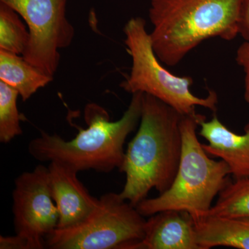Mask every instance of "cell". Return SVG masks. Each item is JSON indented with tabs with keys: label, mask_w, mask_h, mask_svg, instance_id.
I'll return each mask as SVG.
<instances>
[{
	"label": "cell",
	"mask_w": 249,
	"mask_h": 249,
	"mask_svg": "<svg viewBox=\"0 0 249 249\" xmlns=\"http://www.w3.org/2000/svg\"><path fill=\"white\" fill-rule=\"evenodd\" d=\"M182 116L151 95H142L138 131L119 170L126 179L119 194L132 206L146 199L153 188L160 194L173 183L182 152Z\"/></svg>",
	"instance_id": "cell-1"
},
{
	"label": "cell",
	"mask_w": 249,
	"mask_h": 249,
	"mask_svg": "<svg viewBox=\"0 0 249 249\" xmlns=\"http://www.w3.org/2000/svg\"><path fill=\"white\" fill-rule=\"evenodd\" d=\"M142 95L133 93L127 110L116 121L110 120L104 108L89 103L85 109L88 128H79L76 137L70 141L41 132L29 142V154L36 160L58 162L77 172L93 170L108 173L120 170L125 154L124 142L141 120Z\"/></svg>",
	"instance_id": "cell-2"
},
{
	"label": "cell",
	"mask_w": 249,
	"mask_h": 249,
	"mask_svg": "<svg viewBox=\"0 0 249 249\" xmlns=\"http://www.w3.org/2000/svg\"><path fill=\"white\" fill-rule=\"evenodd\" d=\"M241 4L242 0H150L156 55L167 66H175L207 39L233 40L239 35Z\"/></svg>",
	"instance_id": "cell-3"
},
{
	"label": "cell",
	"mask_w": 249,
	"mask_h": 249,
	"mask_svg": "<svg viewBox=\"0 0 249 249\" xmlns=\"http://www.w3.org/2000/svg\"><path fill=\"white\" fill-rule=\"evenodd\" d=\"M204 119L206 117L198 113L182 116V152L176 176L164 193L137 205L144 217L168 210L188 213L193 219L203 217L229 182L231 171L227 163L210 158L197 138L196 129Z\"/></svg>",
	"instance_id": "cell-4"
},
{
	"label": "cell",
	"mask_w": 249,
	"mask_h": 249,
	"mask_svg": "<svg viewBox=\"0 0 249 249\" xmlns=\"http://www.w3.org/2000/svg\"><path fill=\"white\" fill-rule=\"evenodd\" d=\"M124 43L132 60L130 73L121 85L124 91L151 95L183 116L196 114L197 106L215 112V91L210 90L206 97L196 96L191 91V77L176 76L162 65L142 18H131L124 26Z\"/></svg>",
	"instance_id": "cell-5"
},
{
	"label": "cell",
	"mask_w": 249,
	"mask_h": 249,
	"mask_svg": "<svg viewBox=\"0 0 249 249\" xmlns=\"http://www.w3.org/2000/svg\"><path fill=\"white\" fill-rule=\"evenodd\" d=\"M146 219L135 206L109 193L98 199L96 207L82 222L54 229L46 238L52 249H129L142 240Z\"/></svg>",
	"instance_id": "cell-6"
},
{
	"label": "cell",
	"mask_w": 249,
	"mask_h": 249,
	"mask_svg": "<svg viewBox=\"0 0 249 249\" xmlns=\"http://www.w3.org/2000/svg\"><path fill=\"white\" fill-rule=\"evenodd\" d=\"M24 19L29 42L22 57L53 78L60 60V49L71 45L74 28L66 16L67 0H0Z\"/></svg>",
	"instance_id": "cell-7"
},
{
	"label": "cell",
	"mask_w": 249,
	"mask_h": 249,
	"mask_svg": "<svg viewBox=\"0 0 249 249\" xmlns=\"http://www.w3.org/2000/svg\"><path fill=\"white\" fill-rule=\"evenodd\" d=\"M13 202L16 233L27 239L31 249L45 248L46 238L56 229L59 220L48 168L38 165L19 175L15 181Z\"/></svg>",
	"instance_id": "cell-8"
},
{
	"label": "cell",
	"mask_w": 249,
	"mask_h": 249,
	"mask_svg": "<svg viewBox=\"0 0 249 249\" xmlns=\"http://www.w3.org/2000/svg\"><path fill=\"white\" fill-rule=\"evenodd\" d=\"M49 186L59 213L58 229L76 225L88 217L98 199L91 196L77 177L78 172L58 162H49Z\"/></svg>",
	"instance_id": "cell-9"
},
{
	"label": "cell",
	"mask_w": 249,
	"mask_h": 249,
	"mask_svg": "<svg viewBox=\"0 0 249 249\" xmlns=\"http://www.w3.org/2000/svg\"><path fill=\"white\" fill-rule=\"evenodd\" d=\"M129 249H200L196 242L194 221L183 211L168 210L146 220L142 240Z\"/></svg>",
	"instance_id": "cell-10"
},
{
	"label": "cell",
	"mask_w": 249,
	"mask_h": 249,
	"mask_svg": "<svg viewBox=\"0 0 249 249\" xmlns=\"http://www.w3.org/2000/svg\"><path fill=\"white\" fill-rule=\"evenodd\" d=\"M199 127V134L209 142L203 144L205 151L224 160L235 179L249 178V123L244 134L232 132L216 115L209 121H201Z\"/></svg>",
	"instance_id": "cell-11"
},
{
	"label": "cell",
	"mask_w": 249,
	"mask_h": 249,
	"mask_svg": "<svg viewBox=\"0 0 249 249\" xmlns=\"http://www.w3.org/2000/svg\"><path fill=\"white\" fill-rule=\"evenodd\" d=\"M193 221L200 249L216 247L249 249V217L206 214Z\"/></svg>",
	"instance_id": "cell-12"
},
{
	"label": "cell",
	"mask_w": 249,
	"mask_h": 249,
	"mask_svg": "<svg viewBox=\"0 0 249 249\" xmlns=\"http://www.w3.org/2000/svg\"><path fill=\"white\" fill-rule=\"evenodd\" d=\"M18 54L0 50V81L17 90L23 101L53 80Z\"/></svg>",
	"instance_id": "cell-13"
},
{
	"label": "cell",
	"mask_w": 249,
	"mask_h": 249,
	"mask_svg": "<svg viewBox=\"0 0 249 249\" xmlns=\"http://www.w3.org/2000/svg\"><path fill=\"white\" fill-rule=\"evenodd\" d=\"M206 214L229 217H249V177L227 183L215 204Z\"/></svg>",
	"instance_id": "cell-14"
},
{
	"label": "cell",
	"mask_w": 249,
	"mask_h": 249,
	"mask_svg": "<svg viewBox=\"0 0 249 249\" xmlns=\"http://www.w3.org/2000/svg\"><path fill=\"white\" fill-rule=\"evenodd\" d=\"M16 11L0 2V50L23 55L29 42V31Z\"/></svg>",
	"instance_id": "cell-15"
},
{
	"label": "cell",
	"mask_w": 249,
	"mask_h": 249,
	"mask_svg": "<svg viewBox=\"0 0 249 249\" xmlns=\"http://www.w3.org/2000/svg\"><path fill=\"white\" fill-rule=\"evenodd\" d=\"M17 90L0 81V142L9 143L22 134V120L18 111Z\"/></svg>",
	"instance_id": "cell-16"
},
{
	"label": "cell",
	"mask_w": 249,
	"mask_h": 249,
	"mask_svg": "<svg viewBox=\"0 0 249 249\" xmlns=\"http://www.w3.org/2000/svg\"><path fill=\"white\" fill-rule=\"evenodd\" d=\"M236 62L245 73V99L249 103V42L245 41L236 52Z\"/></svg>",
	"instance_id": "cell-17"
},
{
	"label": "cell",
	"mask_w": 249,
	"mask_h": 249,
	"mask_svg": "<svg viewBox=\"0 0 249 249\" xmlns=\"http://www.w3.org/2000/svg\"><path fill=\"white\" fill-rule=\"evenodd\" d=\"M1 249H31L29 241L22 236H0Z\"/></svg>",
	"instance_id": "cell-18"
},
{
	"label": "cell",
	"mask_w": 249,
	"mask_h": 249,
	"mask_svg": "<svg viewBox=\"0 0 249 249\" xmlns=\"http://www.w3.org/2000/svg\"><path fill=\"white\" fill-rule=\"evenodd\" d=\"M239 35L249 42V0H242L239 22Z\"/></svg>",
	"instance_id": "cell-19"
}]
</instances>
